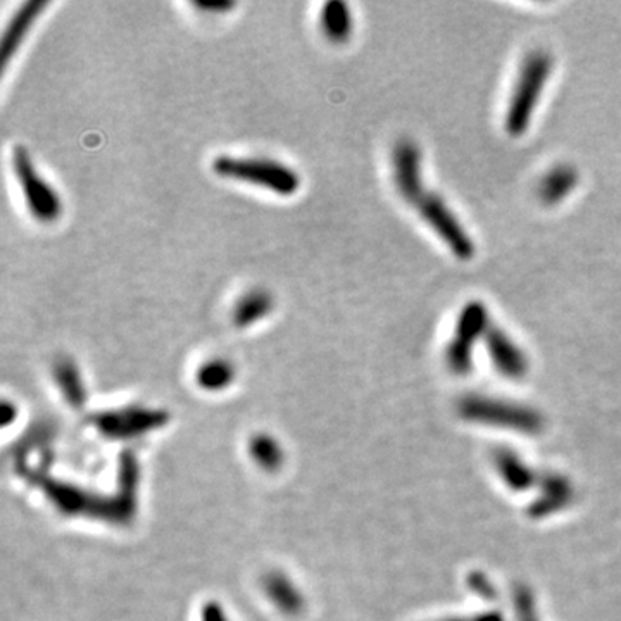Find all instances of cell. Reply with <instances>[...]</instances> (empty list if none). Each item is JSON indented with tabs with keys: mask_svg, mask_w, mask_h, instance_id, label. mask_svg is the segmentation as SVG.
<instances>
[{
	"mask_svg": "<svg viewBox=\"0 0 621 621\" xmlns=\"http://www.w3.org/2000/svg\"><path fill=\"white\" fill-rule=\"evenodd\" d=\"M551 71L552 57L546 51L530 52L521 64L504 120L506 132L511 137H521L527 132Z\"/></svg>",
	"mask_w": 621,
	"mask_h": 621,
	"instance_id": "cell-2",
	"label": "cell"
},
{
	"mask_svg": "<svg viewBox=\"0 0 621 621\" xmlns=\"http://www.w3.org/2000/svg\"><path fill=\"white\" fill-rule=\"evenodd\" d=\"M577 183V171L573 170L571 166H558V168L549 171L540 180V201L547 204V206L565 201L566 197L577 187Z\"/></svg>",
	"mask_w": 621,
	"mask_h": 621,
	"instance_id": "cell-14",
	"label": "cell"
},
{
	"mask_svg": "<svg viewBox=\"0 0 621 621\" xmlns=\"http://www.w3.org/2000/svg\"><path fill=\"white\" fill-rule=\"evenodd\" d=\"M540 496L528 506V516L534 520H542L547 516L559 513L561 509L568 508L575 490L568 478L558 473H546L540 478Z\"/></svg>",
	"mask_w": 621,
	"mask_h": 621,
	"instance_id": "cell-10",
	"label": "cell"
},
{
	"mask_svg": "<svg viewBox=\"0 0 621 621\" xmlns=\"http://www.w3.org/2000/svg\"><path fill=\"white\" fill-rule=\"evenodd\" d=\"M320 28L323 37L333 45H344L354 33L351 6L342 0H330L320 11Z\"/></svg>",
	"mask_w": 621,
	"mask_h": 621,
	"instance_id": "cell-12",
	"label": "cell"
},
{
	"mask_svg": "<svg viewBox=\"0 0 621 621\" xmlns=\"http://www.w3.org/2000/svg\"><path fill=\"white\" fill-rule=\"evenodd\" d=\"M423 159L418 145L411 140H401L392 154V170L397 192L404 201L420 202L427 194L423 190Z\"/></svg>",
	"mask_w": 621,
	"mask_h": 621,
	"instance_id": "cell-7",
	"label": "cell"
},
{
	"mask_svg": "<svg viewBox=\"0 0 621 621\" xmlns=\"http://www.w3.org/2000/svg\"><path fill=\"white\" fill-rule=\"evenodd\" d=\"M194 6L202 13L225 14L235 9L237 4H233L230 0H221V2H194Z\"/></svg>",
	"mask_w": 621,
	"mask_h": 621,
	"instance_id": "cell-19",
	"label": "cell"
},
{
	"mask_svg": "<svg viewBox=\"0 0 621 621\" xmlns=\"http://www.w3.org/2000/svg\"><path fill=\"white\" fill-rule=\"evenodd\" d=\"M439 621H470V620H465V618H446V620H439Z\"/></svg>",
	"mask_w": 621,
	"mask_h": 621,
	"instance_id": "cell-21",
	"label": "cell"
},
{
	"mask_svg": "<svg viewBox=\"0 0 621 621\" xmlns=\"http://www.w3.org/2000/svg\"><path fill=\"white\" fill-rule=\"evenodd\" d=\"M489 313L482 302H468L459 313L454 337L447 347L446 358L454 375L465 377L473 368V351L478 340L489 332Z\"/></svg>",
	"mask_w": 621,
	"mask_h": 621,
	"instance_id": "cell-5",
	"label": "cell"
},
{
	"mask_svg": "<svg viewBox=\"0 0 621 621\" xmlns=\"http://www.w3.org/2000/svg\"><path fill=\"white\" fill-rule=\"evenodd\" d=\"M483 339L489 351L490 361L501 375L511 380H520L527 375V356L508 333L501 328L490 327Z\"/></svg>",
	"mask_w": 621,
	"mask_h": 621,
	"instance_id": "cell-8",
	"label": "cell"
},
{
	"mask_svg": "<svg viewBox=\"0 0 621 621\" xmlns=\"http://www.w3.org/2000/svg\"><path fill=\"white\" fill-rule=\"evenodd\" d=\"M418 209L423 220L432 226L433 232L439 235V239L456 258L468 261L475 256L473 240L444 199H440L439 195L433 192H427L418 202Z\"/></svg>",
	"mask_w": 621,
	"mask_h": 621,
	"instance_id": "cell-6",
	"label": "cell"
},
{
	"mask_svg": "<svg viewBox=\"0 0 621 621\" xmlns=\"http://www.w3.org/2000/svg\"><path fill=\"white\" fill-rule=\"evenodd\" d=\"M197 380L201 383L202 389H225L226 385L233 380L232 364L225 359H214V361L202 364L201 370L197 373Z\"/></svg>",
	"mask_w": 621,
	"mask_h": 621,
	"instance_id": "cell-16",
	"label": "cell"
},
{
	"mask_svg": "<svg viewBox=\"0 0 621 621\" xmlns=\"http://www.w3.org/2000/svg\"><path fill=\"white\" fill-rule=\"evenodd\" d=\"M458 413L463 420L471 423L502 427L527 435H537L546 425L542 414L537 413L535 409L492 397H463L458 404Z\"/></svg>",
	"mask_w": 621,
	"mask_h": 621,
	"instance_id": "cell-4",
	"label": "cell"
},
{
	"mask_svg": "<svg viewBox=\"0 0 621 621\" xmlns=\"http://www.w3.org/2000/svg\"><path fill=\"white\" fill-rule=\"evenodd\" d=\"M47 7H49L47 2L30 0L19 7L18 11L7 21L6 30L2 33V45H0V56H2L4 68L11 63V59L16 56L21 45L25 44L26 37L30 35L33 26Z\"/></svg>",
	"mask_w": 621,
	"mask_h": 621,
	"instance_id": "cell-9",
	"label": "cell"
},
{
	"mask_svg": "<svg viewBox=\"0 0 621 621\" xmlns=\"http://www.w3.org/2000/svg\"><path fill=\"white\" fill-rule=\"evenodd\" d=\"M275 309V297L266 289H252L245 292L239 301L233 304L232 318L233 327H254L259 321L266 320Z\"/></svg>",
	"mask_w": 621,
	"mask_h": 621,
	"instance_id": "cell-11",
	"label": "cell"
},
{
	"mask_svg": "<svg viewBox=\"0 0 621 621\" xmlns=\"http://www.w3.org/2000/svg\"><path fill=\"white\" fill-rule=\"evenodd\" d=\"M492 461H494L499 477L502 478V482L506 483L508 489L515 490V492H527L539 482L532 468L515 451L497 449L492 456Z\"/></svg>",
	"mask_w": 621,
	"mask_h": 621,
	"instance_id": "cell-13",
	"label": "cell"
},
{
	"mask_svg": "<svg viewBox=\"0 0 621 621\" xmlns=\"http://www.w3.org/2000/svg\"><path fill=\"white\" fill-rule=\"evenodd\" d=\"M213 173L228 182L245 183L256 189L268 190L278 197H292L301 190V175L278 159L271 157H214Z\"/></svg>",
	"mask_w": 621,
	"mask_h": 621,
	"instance_id": "cell-1",
	"label": "cell"
},
{
	"mask_svg": "<svg viewBox=\"0 0 621 621\" xmlns=\"http://www.w3.org/2000/svg\"><path fill=\"white\" fill-rule=\"evenodd\" d=\"M516 621H540L537 603L532 590L527 585H516L513 592Z\"/></svg>",
	"mask_w": 621,
	"mask_h": 621,
	"instance_id": "cell-17",
	"label": "cell"
},
{
	"mask_svg": "<svg viewBox=\"0 0 621 621\" xmlns=\"http://www.w3.org/2000/svg\"><path fill=\"white\" fill-rule=\"evenodd\" d=\"M468 587H470L478 597H482L485 601H492L496 599V589L494 585L490 584L489 578L482 575V573H473L468 577Z\"/></svg>",
	"mask_w": 621,
	"mask_h": 621,
	"instance_id": "cell-18",
	"label": "cell"
},
{
	"mask_svg": "<svg viewBox=\"0 0 621 621\" xmlns=\"http://www.w3.org/2000/svg\"><path fill=\"white\" fill-rule=\"evenodd\" d=\"M470 621H506V618L499 611H487V613H480Z\"/></svg>",
	"mask_w": 621,
	"mask_h": 621,
	"instance_id": "cell-20",
	"label": "cell"
},
{
	"mask_svg": "<svg viewBox=\"0 0 621 621\" xmlns=\"http://www.w3.org/2000/svg\"><path fill=\"white\" fill-rule=\"evenodd\" d=\"M54 378L69 401L82 402L85 399L82 377L73 359L66 358V356L57 359L54 364Z\"/></svg>",
	"mask_w": 621,
	"mask_h": 621,
	"instance_id": "cell-15",
	"label": "cell"
},
{
	"mask_svg": "<svg viewBox=\"0 0 621 621\" xmlns=\"http://www.w3.org/2000/svg\"><path fill=\"white\" fill-rule=\"evenodd\" d=\"M11 166L19 190L25 201L26 211L40 225H54L61 220L64 202L51 183L40 175L30 151L23 145H16L11 154Z\"/></svg>",
	"mask_w": 621,
	"mask_h": 621,
	"instance_id": "cell-3",
	"label": "cell"
}]
</instances>
